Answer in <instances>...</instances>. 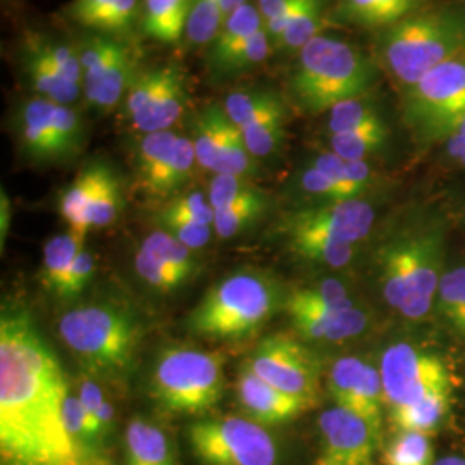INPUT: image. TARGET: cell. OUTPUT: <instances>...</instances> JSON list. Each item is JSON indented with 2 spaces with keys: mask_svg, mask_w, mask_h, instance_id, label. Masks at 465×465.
<instances>
[{
  "mask_svg": "<svg viewBox=\"0 0 465 465\" xmlns=\"http://www.w3.org/2000/svg\"><path fill=\"white\" fill-rule=\"evenodd\" d=\"M69 382L21 305L0 316V465H84L64 422Z\"/></svg>",
  "mask_w": 465,
  "mask_h": 465,
  "instance_id": "cell-1",
  "label": "cell"
},
{
  "mask_svg": "<svg viewBox=\"0 0 465 465\" xmlns=\"http://www.w3.org/2000/svg\"><path fill=\"white\" fill-rule=\"evenodd\" d=\"M445 234L440 223L420 219L400 230L378 253V282L390 309L407 319L426 321L445 272Z\"/></svg>",
  "mask_w": 465,
  "mask_h": 465,
  "instance_id": "cell-2",
  "label": "cell"
},
{
  "mask_svg": "<svg viewBox=\"0 0 465 465\" xmlns=\"http://www.w3.org/2000/svg\"><path fill=\"white\" fill-rule=\"evenodd\" d=\"M57 330L84 374L107 381H121L128 376L145 332L134 311L107 302L67 311L59 319Z\"/></svg>",
  "mask_w": 465,
  "mask_h": 465,
  "instance_id": "cell-3",
  "label": "cell"
},
{
  "mask_svg": "<svg viewBox=\"0 0 465 465\" xmlns=\"http://www.w3.org/2000/svg\"><path fill=\"white\" fill-rule=\"evenodd\" d=\"M465 54V5L416 11L384 28L380 57L388 74L409 90L434 67Z\"/></svg>",
  "mask_w": 465,
  "mask_h": 465,
  "instance_id": "cell-4",
  "label": "cell"
},
{
  "mask_svg": "<svg viewBox=\"0 0 465 465\" xmlns=\"http://www.w3.org/2000/svg\"><path fill=\"white\" fill-rule=\"evenodd\" d=\"M374 84L376 67L361 50L322 34L300 50L288 92L300 111L317 116L345 100L366 97Z\"/></svg>",
  "mask_w": 465,
  "mask_h": 465,
  "instance_id": "cell-5",
  "label": "cell"
},
{
  "mask_svg": "<svg viewBox=\"0 0 465 465\" xmlns=\"http://www.w3.org/2000/svg\"><path fill=\"white\" fill-rule=\"evenodd\" d=\"M286 293L259 271H238L216 282L186 317L188 331L209 341H242L284 307Z\"/></svg>",
  "mask_w": 465,
  "mask_h": 465,
  "instance_id": "cell-6",
  "label": "cell"
},
{
  "mask_svg": "<svg viewBox=\"0 0 465 465\" xmlns=\"http://www.w3.org/2000/svg\"><path fill=\"white\" fill-rule=\"evenodd\" d=\"M376 211L366 199L317 202L282 217L280 232L288 249L321 266H349L357 247L372 232Z\"/></svg>",
  "mask_w": 465,
  "mask_h": 465,
  "instance_id": "cell-7",
  "label": "cell"
},
{
  "mask_svg": "<svg viewBox=\"0 0 465 465\" xmlns=\"http://www.w3.org/2000/svg\"><path fill=\"white\" fill-rule=\"evenodd\" d=\"M150 397L167 414L205 416L224 395L221 351L167 347L150 371Z\"/></svg>",
  "mask_w": 465,
  "mask_h": 465,
  "instance_id": "cell-8",
  "label": "cell"
},
{
  "mask_svg": "<svg viewBox=\"0 0 465 465\" xmlns=\"http://www.w3.org/2000/svg\"><path fill=\"white\" fill-rule=\"evenodd\" d=\"M186 441L202 465H280L278 438L245 416L200 417Z\"/></svg>",
  "mask_w": 465,
  "mask_h": 465,
  "instance_id": "cell-9",
  "label": "cell"
},
{
  "mask_svg": "<svg viewBox=\"0 0 465 465\" xmlns=\"http://www.w3.org/2000/svg\"><path fill=\"white\" fill-rule=\"evenodd\" d=\"M15 126L21 153L35 164L64 163L84 147V119L66 104L35 95L17 107Z\"/></svg>",
  "mask_w": 465,
  "mask_h": 465,
  "instance_id": "cell-10",
  "label": "cell"
},
{
  "mask_svg": "<svg viewBox=\"0 0 465 465\" xmlns=\"http://www.w3.org/2000/svg\"><path fill=\"white\" fill-rule=\"evenodd\" d=\"M403 113L422 138L441 140L465 114V54L434 67L405 90Z\"/></svg>",
  "mask_w": 465,
  "mask_h": 465,
  "instance_id": "cell-11",
  "label": "cell"
},
{
  "mask_svg": "<svg viewBox=\"0 0 465 465\" xmlns=\"http://www.w3.org/2000/svg\"><path fill=\"white\" fill-rule=\"evenodd\" d=\"M190 104L188 82L176 64L136 74L124 97V114L136 132L149 134L171 130Z\"/></svg>",
  "mask_w": 465,
  "mask_h": 465,
  "instance_id": "cell-12",
  "label": "cell"
},
{
  "mask_svg": "<svg viewBox=\"0 0 465 465\" xmlns=\"http://www.w3.org/2000/svg\"><path fill=\"white\" fill-rule=\"evenodd\" d=\"M380 374L386 416L451 384L450 371L436 353L407 341L382 351Z\"/></svg>",
  "mask_w": 465,
  "mask_h": 465,
  "instance_id": "cell-13",
  "label": "cell"
},
{
  "mask_svg": "<svg viewBox=\"0 0 465 465\" xmlns=\"http://www.w3.org/2000/svg\"><path fill=\"white\" fill-rule=\"evenodd\" d=\"M243 366L292 397L316 405L321 391V369L314 353L288 334L266 336Z\"/></svg>",
  "mask_w": 465,
  "mask_h": 465,
  "instance_id": "cell-14",
  "label": "cell"
},
{
  "mask_svg": "<svg viewBox=\"0 0 465 465\" xmlns=\"http://www.w3.org/2000/svg\"><path fill=\"white\" fill-rule=\"evenodd\" d=\"M82 88L86 102L102 113L126 97L134 78V52L123 42L94 35L80 45Z\"/></svg>",
  "mask_w": 465,
  "mask_h": 465,
  "instance_id": "cell-15",
  "label": "cell"
},
{
  "mask_svg": "<svg viewBox=\"0 0 465 465\" xmlns=\"http://www.w3.org/2000/svg\"><path fill=\"white\" fill-rule=\"evenodd\" d=\"M319 451L312 465H374L382 436L362 417L332 405L317 417Z\"/></svg>",
  "mask_w": 465,
  "mask_h": 465,
  "instance_id": "cell-16",
  "label": "cell"
},
{
  "mask_svg": "<svg viewBox=\"0 0 465 465\" xmlns=\"http://www.w3.org/2000/svg\"><path fill=\"white\" fill-rule=\"evenodd\" d=\"M326 386L334 405L362 417L382 436L386 409L380 369L355 355L341 357L332 362Z\"/></svg>",
  "mask_w": 465,
  "mask_h": 465,
  "instance_id": "cell-17",
  "label": "cell"
},
{
  "mask_svg": "<svg viewBox=\"0 0 465 465\" xmlns=\"http://www.w3.org/2000/svg\"><path fill=\"white\" fill-rule=\"evenodd\" d=\"M234 395L245 417L267 428L288 424L314 407L311 401L282 393L247 366L242 367L236 376Z\"/></svg>",
  "mask_w": 465,
  "mask_h": 465,
  "instance_id": "cell-18",
  "label": "cell"
},
{
  "mask_svg": "<svg viewBox=\"0 0 465 465\" xmlns=\"http://www.w3.org/2000/svg\"><path fill=\"white\" fill-rule=\"evenodd\" d=\"M290 322L299 336L311 341L340 343L353 340L366 331L371 316L359 303L326 309V311H302L288 312Z\"/></svg>",
  "mask_w": 465,
  "mask_h": 465,
  "instance_id": "cell-19",
  "label": "cell"
},
{
  "mask_svg": "<svg viewBox=\"0 0 465 465\" xmlns=\"http://www.w3.org/2000/svg\"><path fill=\"white\" fill-rule=\"evenodd\" d=\"M123 451L124 465H182L178 447L166 426L147 417L128 420Z\"/></svg>",
  "mask_w": 465,
  "mask_h": 465,
  "instance_id": "cell-20",
  "label": "cell"
},
{
  "mask_svg": "<svg viewBox=\"0 0 465 465\" xmlns=\"http://www.w3.org/2000/svg\"><path fill=\"white\" fill-rule=\"evenodd\" d=\"M21 66L36 97L71 105L84 95L80 84H71L38 44L36 34H26L21 47Z\"/></svg>",
  "mask_w": 465,
  "mask_h": 465,
  "instance_id": "cell-21",
  "label": "cell"
},
{
  "mask_svg": "<svg viewBox=\"0 0 465 465\" xmlns=\"http://www.w3.org/2000/svg\"><path fill=\"white\" fill-rule=\"evenodd\" d=\"M180 134L173 130L143 134L136 153H134V171L140 190L150 197L157 200L163 180L166 176L167 167L173 161L174 149Z\"/></svg>",
  "mask_w": 465,
  "mask_h": 465,
  "instance_id": "cell-22",
  "label": "cell"
},
{
  "mask_svg": "<svg viewBox=\"0 0 465 465\" xmlns=\"http://www.w3.org/2000/svg\"><path fill=\"white\" fill-rule=\"evenodd\" d=\"M232 124L224 107L217 104L205 107L192 119V132L188 136L193 143L197 163L205 171L216 174Z\"/></svg>",
  "mask_w": 465,
  "mask_h": 465,
  "instance_id": "cell-23",
  "label": "cell"
},
{
  "mask_svg": "<svg viewBox=\"0 0 465 465\" xmlns=\"http://www.w3.org/2000/svg\"><path fill=\"white\" fill-rule=\"evenodd\" d=\"M240 132L255 159H266L276 153L286 134V107L282 97L272 92L259 114Z\"/></svg>",
  "mask_w": 465,
  "mask_h": 465,
  "instance_id": "cell-24",
  "label": "cell"
},
{
  "mask_svg": "<svg viewBox=\"0 0 465 465\" xmlns=\"http://www.w3.org/2000/svg\"><path fill=\"white\" fill-rule=\"evenodd\" d=\"M451 393L453 384L443 386L440 390H434L424 399L417 400L414 403L386 416L390 428L393 431H419L432 436L449 417Z\"/></svg>",
  "mask_w": 465,
  "mask_h": 465,
  "instance_id": "cell-25",
  "label": "cell"
},
{
  "mask_svg": "<svg viewBox=\"0 0 465 465\" xmlns=\"http://www.w3.org/2000/svg\"><path fill=\"white\" fill-rule=\"evenodd\" d=\"M84 232L67 230L66 232L55 234L44 245L38 280L47 293L55 297L61 295L71 267L84 249Z\"/></svg>",
  "mask_w": 465,
  "mask_h": 465,
  "instance_id": "cell-26",
  "label": "cell"
},
{
  "mask_svg": "<svg viewBox=\"0 0 465 465\" xmlns=\"http://www.w3.org/2000/svg\"><path fill=\"white\" fill-rule=\"evenodd\" d=\"M107 167L109 166L104 163H92L90 166L82 169L73 183L61 193L59 214L66 221L69 230L84 234L90 232L86 224V214Z\"/></svg>",
  "mask_w": 465,
  "mask_h": 465,
  "instance_id": "cell-27",
  "label": "cell"
},
{
  "mask_svg": "<svg viewBox=\"0 0 465 465\" xmlns=\"http://www.w3.org/2000/svg\"><path fill=\"white\" fill-rule=\"evenodd\" d=\"M419 0H340L334 16L366 28H388L416 13Z\"/></svg>",
  "mask_w": 465,
  "mask_h": 465,
  "instance_id": "cell-28",
  "label": "cell"
},
{
  "mask_svg": "<svg viewBox=\"0 0 465 465\" xmlns=\"http://www.w3.org/2000/svg\"><path fill=\"white\" fill-rule=\"evenodd\" d=\"M190 0H145L142 32L159 44H178L184 36Z\"/></svg>",
  "mask_w": 465,
  "mask_h": 465,
  "instance_id": "cell-29",
  "label": "cell"
},
{
  "mask_svg": "<svg viewBox=\"0 0 465 465\" xmlns=\"http://www.w3.org/2000/svg\"><path fill=\"white\" fill-rule=\"evenodd\" d=\"M140 250L147 252L161 266L166 267L180 282H186L197 272V261L193 250L188 249L180 240H176L166 230L159 228L150 232L140 243Z\"/></svg>",
  "mask_w": 465,
  "mask_h": 465,
  "instance_id": "cell-30",
  "label": "cell"
},
{
  "mask_svg": "<svg viewBox=\"0 0 465 465\" xmlns=\"http://www.w3.org/2000/svg\"><path fill=\"white\" fill-rule=\"evenodd\" d=\"M357 302L350 297V290L341 282L324 280V282L307 284L295 288L286 293L284 311L302 312V311H326V309H341L355 305Z\"/></svg>",
  "mask_w": 465,
  "mask_h": 465,
  "instance_id": "cell-31",
  "label": "cell"
},
{
  "mask_svg": "<svg viewBox=\"0 0 465 465\" xmlns=\"http://www.w3.org/2000/svg\"><path fill=\"white\" fill-rule=\"evenodd\" d=\"M326 23V0H303L290 17L282 38L274 49L300 52L309 42L317 38Z\"/></svg>",
  "mask_w": 465,
  "mask_h": 465,
  "instance_id": "cell-32",
  "label": "cell"
},
{
  "mask_svg": "<svg viewBox=\"0 0 465 465\" xmlns=\"http://www.w3.org/2000/svg\"><path fill=\"white\" fill-rule=\"evenodd\" d=\"M434 309L449 330L465 340V266L445 269Z\"/></svg>",
  "mask_w": 465,
  "mask_h": 465,
  "instance_id": "cell-33",
  "label": "cell"
},
{
  "mask_svg": "<svg viewBox=\"0 0 465 465\" xmlns=\"http://www.w3.org/2000/svg\"><path fill=\"white\" fill-rule=\"evenodd\" d=\"M382 465H432L436 462L431 434L393 431L381 447Z\"/></svg>",
  "mask_w": 465,
  "mask_h": 465,
  "instance_id": "cell-34",
  "label": "cell"
},
{
  "mask_svg": "<svg viewBox=\"0 0 465 465\" xmlns=\"http://www.w3.org/2000/svg\"><path fill=\"white\" fill-rule=\"evenodd\" d=\"M390 140V128L381 121L349 134H331L330 149L347 161H369L380 153Z\"/></svg>",
  "mask_w": 465,
  "mask_h": 465,
  "instance_id": "cell-35",
  "label": "cell"
},
{
  "mask_svg": "<svg viewBox=\"0 0 465 465\" xmlns=\"http://www.w3.org/2000/svg\"><path fill=\"white\" fill-rule=\"evenodd\" d=\"M262 30H264V19L259 13V7L245 4L243 7L234 11L232 16L224 19L216 40L211 44L209 61L226 54L228 50L242 45L243 42H247Z\"/></svg>",
  "mask_w": 465,
  "mask_h": 465,
  "instance_id": "cell-36",
  "label": "cell"
},
{
  "mask_svg": "<svg viewBox=\"0 0 465 465\" xmlns=\"http://www.w3.org/2000/svg\"><path fill=\"white\" fill-rule=\"evenodd\" d=\"M269 200L264 192H259L247 199L238 200L228 207L217 209L214 214V230L219 238L228 240L245 230L266 214Z\"/></svg>",
  "mask_w": 465,
  "mask_h": 465,
  "instance_id": "cell-37",
  "label": "cell"
},
{
  "mask_svg": "<svg viewBox=\"0 0 465 465\" xmlns=\"http://www.w3.org/2000/svg\"><path fill=\"white\" fill-rule=\"evenodd\" d=\"M326 132L331 134H349L371 124L384 121L380 113V107L369 95L359 99L345 100L334 105L331 111L326 113Z\"/></svg>",
  "mask_w": 465,
  "mask_h": 465,
  "instance_id": "cell-38",
  "label": "cell"
},
{
  "mask_svg": "<svg viewBox=\"0 0 465 465\" xmlns=\"http://www.w3.org/2000/svg\"><path fill=\"white\" fill-rule=\"evenodd\" d=\"M224 23L219 0H190L184 40L190 47H211Z\"/></svg>",
  "mask_w": 465,
  "mask_h": 465,
  "instance_id": "cell-39",
  "label": "cell"
},
{
  "mask_svg": "<svg viewBox=\"0 0 465 465\" xmlns=\"http://www.w3.org/2000/svg\"><path fill=\"white\" fill-rule=\"evenodd\" d=\"M121 209H123L121 182L116 173L111 167H107L99 190L92 200V205L86 214L88 230H100V228L111 226L121 214Z\"/></svg>",
  "mask_w": 465,
  "mask_h": 465,
  "instance_id": "cell-40",
  "label": "cell"
},
{
  "mask_svg": "<svg viewBox=\"0 0 465 465\" xmlns=\"http://www.w3.org/2000/svg\"><path fill=\"white\" fill-rule=\"evenodd\" d=\"M271 47H272V44L267 36L266 30H262L247 42H243L242 45L228 50L226 54L213 59L211 67H214L221 73H228V74L242 73L245 69L264 63L271 54Z\"/></svg>",
  "mask_w": 465,
  "mask_h": 465,
  "instance_id": "cell-41",
  "label": "cell"
},
{
  "mask_svg": "<svg viewBox=\"0 0 465 465\" xmlns=\"http://www.w3.org/2000/svg\"><path fill=\"white\" fill-rule=\"evenodd\" d=\"M195 164H199V163H197V155H195V149H193L190 136L180 134L173 161L167 167L166 176L161 184L157 200H169L176 197L182 192L184 184L190 182Z\"/></svg>",
  "mask_w": 465,
  "mask_h": 465,
  "instance_id": "cell-42",
  "label": "cell"
},
{
  "mask_svg": "<svg viewBox=\"0 0 465 465\" xmlns=\"http://www.w3.org/2000/svg\"><path fill=\"white\" fill-rule=\"evenodd\" d=\"M299 183L300 188L303 190V193L319 200V203L321 202H343V200L361 199L345 184L340 183L330 174L322 173L321 169L311 166V164L305 167L303 173L300 174Z\"/></svg>",
  "mask_w": 465,
  "mask_h": 465,
  "instance_id": "cell-43",
  "label": "cell"
},
{
  "mask_svg": "<svg viewBox=\"0 0 465 465\" xmlns=\"http://www.w3.org/2000/svg\"><path fill=\"white\" fill-rule=\"evenodd\" d=\"M262 192L259 186L250 180L242 176L232 174H214V178L209 182L207 186V197L211 205L217 209L228 207L238 200L247 199L255 193Z\"/></svg>",
  "mask_w": 465,
  "mask_h": 465,
  "instance_id": "cell-44",
  "label": "cell"
},
{
  "mask_svg": "<svg viewBox=\"0 0 465 465\" xmlns=\"http://www.w3.org/2000/svg\"><path fill=\"white\" fill-rule=\"evenodd\" d=\"M157 223H159V228H163L169 234H173L176 240H180L188 249H203L213 238L211 226L200 224L197 221H192V219H186L183 216L171 214V213L163 211V209L159 211Z\"/></svg>",
  "mask_w": 465,
  "mask_h": 465,
  "instance_id": "cell-45",
  "label": "cell"
},
{
  "mask_svg": "<svg viewBox=\"0 0 465 465\" xmlns=\"http://www.w3.org/2000/svg\"><path fill=\"white\" fill-rule=\"evenodd\" d=\"M271 94L272 92L269 90H257V88H242V90L232 92L223 104L224 113L232 119V124L240 130L259 114V111L266 105Z\"/></svg>",
  "mask_w": 465,
  "mask_h": 465,
  "instance_id": "cell-46",
  "label": "cell"
},
{
  "mask_svg": "<svg viewBox=\"0 0 465 465\" xmlns=\"http://www.w3.org/2000/svg\"><path fill=\"white\" fill-rule=\"evenodd\" d=\"M38 44L44 52L49 55L50 61L61 71V74L71 84L82 86V61H80V50L67 45L61 40L50 38L47 35L36 34Z\"/></svg>",
  "mask_w": 465,
  "mask_h": 465,
  "instance_id": "cell-47",
  "label": "cell"
},
{
  "mask_svg": "<svg viewBox=\"0 0 465 465\" xmlns=\"http://www.w3.org/2000/svg\"><path fill=\"white\" fill-rule=\"evenodd\" d=\"M163 211H167L176 216H183L192 221H197L200 224L213 226L214 224V207L211 205L207 192H188L178 193L176 197L169 199Z\"/></svg>",
  "mask_w": 465,
  "mask_h": 465,
  "instance_id": "cell-48",
  "label": "cell"
},
{
  "mask_svg": "<svg viewBox=\"0 0 465 465\" xmlns=\"http://www.w3.org/2000/svg\"><path fill=\"white\" fill-rule=\"evenodd\" d=\"M134 271L138 278L145 282L150 290H155V292L167 293L183 286V282H180L173 272H169L166 267L161 266V262H157L143 250L138 249L134 255Z\"/></svg>",
  "mask_w": 465,
  "mask_h": 465,
  "instance_id": "cell-49",
  "label": "cell"
},
{
  "mask_svg": "<svg viewBox=\"0 0 465 465\" xmlns=\"http://www.w3.org/2000/svg\"><path fill=\"white\" fill-rule=\"evenodd\" d=\"M138 9V0H111L95 30L104 34H126L132 28Z\"/></svg>",
  "mask_w": 465,
  "mask_h": 465,
  "instance_id": "cell-50",
  "label": "cell"
},
{
  "mask_svg": "<svg viewBox=\"0 0 465 465\" xmlns=\"http://www.w3.org/2000/svg\"><path fill=\"white\" fill-rule=\"evenodd\" d=\"M95 269H97V262H95L94 253L90 250H82L67 274L59 299L71 300L78 297L88 286V282H92Z\"/></svg>",
  "mask_w": 465,
  "mask_h": 465,
  "instance_id": "cell-51",
  "label": "cell"
},
{
  "mask_svg": "<svg viewBox=\"0 0 465 465\" xmlns=\"http://www.w3.org/2000/svg\"><path fill=\"white\" fill-rule=\"evenodd\" d=\"M111 0H74L69 7V17L84 28L95 30Z\"/></svg>",
  "mask_w": 465,
  "mask_h": 465,
  "instance_id": "cell-52",
  "label": "cell"
},
{
  "mask_svg": "<svg viewBox=\"0 0 465 465\" xmlns=\"http://www.w3.org/2000/svg\"><path fill=\"white\" fill-rule=\"evenodd\" d=\"M443 142V149H445V155L449 157L451 163H455L462 153L465 152V114L460 117L451 128H450L447 134L440 140Z\"/></svg>",
  "mask_w": 465,
  "mask_h": 465,
  "instance_id": "cell-53",
  "label": "cell"
},
{
  "mask_svg": "<svg viewBox=\"0 0 465 465\" xmlns=\"http://www.w3.org/2000/svg\"><path fill=\"white\" fill-rule=\"evenodd\" d=\"M300 0H257L259 13L264 19V25L282 16L286 11L293 9Z\"/></svg>",
  "mask_w": 465,
  "mask_h": 465,
  "instance_id": "cell-54",
  "label": "cell"
},
{
  "mask_svg": "<svg viewBox=\"0 0 465 465\" xmlns=\"http://www.w3.org/2000/svg\"><path fill=\"white\" fill-rule=\"evenodd\" d=\"M9 224H11V202L5 195V192L2 190V193H0V243H2V249H4L5 236L9 232Z\"/></svg>",
  "mask_w": 465,
  "mask_h": 465,
  "instance_id": "cell-55",
  "label": "cell"
},
{
  "mask_svg": "<svg viewBox=\"0 0 465 465\" xmlns=\"http://www.w3.org/2000/svg\"><path fill=\"white\" fill-rule=\"evenodd\" d=\"M245 4H249V0H219V5L223 9L224 19L232 16L234 11H238L240 7H243Z\"/></svg>",
  "mask_w": 465,
  "mask_h": 465,
  "instance_id": "cell-56",
  "label": "cell"
},
{
  "mask_svg": "<svg viewBox=\"0 0 465 465\" xmlns=\"http://www.w3.org/2000/svg\"><path fill=\"white\" fill-rule=\"evenodd\" d=\"M432 465H465V455H462V453H449V455H443V457L436 459V462Z\"/></svg>",
  "mask_w": 465,
  "mask_h": 465,
  "instance_id": "cell-57",
  "label": "cell"
},
{
  "mask_svg": "<svg viewBox=\"0 0 465 465\" xmlns=\"http://www.w3.org/2000/svg\"><path fill=\"white\" fill-rule=\"evenodd\" d=\"M453 164H457V166H460L462 169H465V152L460 155V157H459V159H457V161H455V163H453Z\"/></svg>",
  "mask_w": 465,
  "mask_h": 465,
  "instance_id": "cell-58",
  "label": "cell"
}]
</instances>
